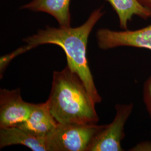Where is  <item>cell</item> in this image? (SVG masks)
<instances>
[{
  "label": "cell",
  "instance_id": "6da1fadb",
  "mask_svg": "<svg viewBox=\"0 0 151 151\" xmlns=\"http://www.w3.org/2000/svg\"><path fill=\"white\" fill-rule=\"evenodd\" d=\"M100 7L92 11L87 20L76 27H46L27 37L22 46L24 53L45 44H54L62 49L66 55L67 65L81 78L96 104L102 101L95 84L87 58L88 39L93 28L103 17L105 12Z\"/></svg>",
  "mask_w": 151,
  "mask_h": 151
},
{
  "label": "cell",
  "instance_id": "7a4b0ae2",
  "mask_svg": "<svg viewBox=\"0 0 151 151\" xmlns=\"http://www.w3.org/2000/svg\"><path fill=\"white\" fill-rule=\"evenodd\" d=\"M46 102L58 124H93L99 122L96 103L81 78L68 65L53 72Z\"/></svg>",
  "mask_w": 151,
  "mask_h": 151
},
{
  "label": "cell",
  "instance_id": "3957f363",
  "mask_svg": "<svg viewBox=\"0 0 151 151\" xmlns=\"http://www.w3.org/2000/svg\"><path fill=\"white\" fill-rule=\"evenodd\" d=\"M105 125L59 124L46 137L48 151H88Z\"/></svg>",
  "mask_w": 151,
  "mask_h": 151
},
{
  "label": "cell",
  "instance_id": "277c9868",
  "mask_svg": "<svg viewBox=\"0 0 151 151\" xmlns=\"http://www.w3.org/2000/svg\"><path fill=\"white\" fill-rule=\"evenodd\" d=\"M116 114L110 124L105 125L92 142L88 151H123L121 142L125 137L124 128L132 113L133 103L115 106Z\"/></svg>",
  "mask_w": 151,
  "mask_h": 151
},
{
  "label": "cell",
  "instance_id": "5b68a950",
  "mask_svg": "<svg viewBox=\"0 0 151 151\" xmlns=\"http://www.w3.org/2000/svg\"><path fill=\"white\" fill-rule=\"evenodd\" d=\"M96 38L98 47L102 50L128 47L151 50V25L135 30L99 29L96 33Z\"/></svg>",
  "mask_w": 151,
  "mask_h": 151
},
{
  "label": "cell",
  "instance_id": "8992f818",
  "mask_svg": "<svg viewBox=\"0 0 151 151\" xmlns=\"http://www.w3.org/2000/svg\"><path fill=\"white\" fill-rule=\"evenodd\" d=\"M35 104L25 101L21 90H0V128L19 127L29 117Z\"/></svg>",
  "mask_w": 151,
  "mask_h": 151
},
{
  "label": "cell",
  "instance_id": "52a82bcc",
  "mask_svg": "<svg viewBox=\"0 0 151 151\" xmlns=\"http://www.w3.org/2000/svg\"><path fill=\"white\" fill-rule=\"evenodd\" d=\"M48 104H35L28 119L19 127L38 137L46 138L58 126Z\"/></svg>",
  "mask_w": 151,
  "mask_h": 151
},
{
  "label": "cell",
  "instance_id": "ba28073f",
  "mask_svg": "<svg viewBox=\"0 0 151 151\" xmlns=\"http://www.w3.org/2000/svg\"><path fill=\"white\" fill-rule=\"evenodd\" d=\"M25 146L33 151H48L46 138L38 137L19 127L0 128V148Z\"/></svg>",
  "mask_w": 151,
  "mask_h": 151
},
{
  "label": "cell",
  "instance_id": "9c48e42d",
  "mask_svg": "<svg viewBox=\"0 0 151 151\" xmlns=\"http://www.w3.org/2000/svg\"><path fill=\"white\" fill-rule=\"evenodd\" d=\"M70 0H32L22 6L21 10L43 12L53 16L60 27H70Z\"/></svg>",
  "mask_w": 151,
  "mask_h": 151
},
{
  "label": "cell",
  "instance_id": "30bf717a",
  "mask_svg": "<svg viewBox=\"0 0 151 151\" xmlns=\"http://www.w3.org/2000/svg\"><path fill=\"white\" fill-rule=\"evenodd\" d=\"M116 13L119 26L123 30L128 29V23L133 17L138 16L144 20L151 18V10L142 5L138 0H106Z\"/></svg>",
  "mask_w": 151,
  "mask_h": 151
},
{
  "label": "cell",
  "instance_id": "8fae6325",
  "mask_svg": "<svg viewBox=\"0 0 151 151\" xmlns=\"http://www.w3.org/2000/svg\"><path fill=\"white\" fill-rule=\"evenodd\" d=\"M143 99L146 110L151 119V76L144 83L143 87Z\"/></svg>",
  "mask_w": 151,
  "mask_h": 151
},
{
  "label": "cell",
  "instance_id": "7c38bea8",
  "mask_svg": "<svg viewBox=\"0 0 151 151\" xmlns=\"http://www.w3.org/2000/svg\"><path fill=\"white\" fill-rule=\"evenodd\" d=\"M129 151H151V141H143L132 147Z\"/></svg>",
  "mask_w": 151,
  "mask_h": 151
},
{
  "label": "cell",
  "instance_id": "4fadbf2b",
  "mask_svg": "<svg viewBox=\"0 0 151 151\" xmlns=\"http://www.w3.org/2000/svg\"><path fill=\"white\" fill-rule=\"evenodd\" d=\"M145 7L151 10V0H138Z\"/></svg>",
  "mask_w": 151,
  "mask_h": 151
}]
</instances>
